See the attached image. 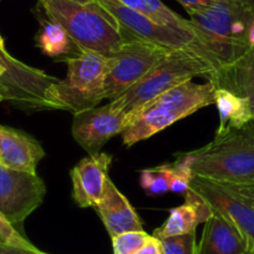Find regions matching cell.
<instances>
[{
  "label": "cell",
  "mask_w": 254,
  "mask_h": 254,
  "mask_svg": "<svg viewBox=\"0 0 254 254\" xmlns=\"http://www.w3.org/2000/svg\"><path fill=\"white\" fill-rule=\"evenodd\" d=\"M188 15L197 45L216 71L231 66L251 49L248 31L254 19L251 0H214Z\"/></svg>",
  "instance_id": "1"
},
{
  "label": "cell",
  "mask_w": 254,
  "mask_h": 254,
  "mask_svg": "<svg viewBox=\"0 0 254 254\" xmlns=\"http://www.w3.org/2000/svg\"><path fill=\"white\" fill-rule=\"evenodd\" d=\"M194 177L224 185L254 183V121L214 136L198 150L182 153Z\"/></svg>",
  "instance_id": "2"
},
{
  "label": "cell",
  "mask_w": 254,
  "mask_h": 254,
  "mask_svg": "<svg viewBox=\"0 0 254 254\" xmlns=\"http://www.w3.org/2000/svg\"><path fill=\"white\" fill-rule=\"evenodd\" d=\"M50 21L63 26L79 51H92L111 58L126 39L114 18L96 1L39 0Z\"/></svg>",
  "instance_id": "3"
},
{
  "label": "cell",
  "mask_w": 254,
  "mask_h": 254,
  "mask_svg": "<svg viewBox=\"0 0 254 254\" xmlns=\"http://www.w3.org/2000/svg\"><path fill=\"white\" fill-rule=\"evenodd\" d=\"M216 85L212 81L196 84L192 80L156 97L136 112L121 133L126 147L152 137L175 122L214 104Z\"/></svg>",
  "instance_id": "4"
},
{
  "label": "cell",
  "mask_w": 254,
  "mask_h": 254,
  "mask_svg": "<svg viewBox=\"0 0 254 254\" xmlns=\"http://www.w3.org/2000/svg\"><path fill=\"white\" fill-rule=\"evenodd\" d=\"M214 71V66L197 44L175 49L137 84L111 102L127 115L130 122L136 112L163 92L196 76L209 77Z\"/></svg>",
  "instance_id": "5"
},
{
  "label": "cell",
  "mask_w": 254,
  "mask_h": 254,
  "mask_svg": "<svg viewBox=\"0 0 254 254\" xmlns=\"http://www.w3.org/2000/svg\"><path fill=\"white\" fill-rule=\"evenodd\" d=\"M66 77L58 80L45 92L48 110H63L72 115L99 106L105 100L109 58L92 51H79L65 59Z\"/></svg>",
  "instance_id": "6"
},
{
  "label": "cell",
  "mask_w": 254,
  "mask_h": 254,
  "mask_svg": "<svg viewBox=\"0 0 254 254\" xmlns=\"http://www.w3.org/2000/svg\"><path fill=\"white\" fill-rule=\"evenodd\" d=\"M125 33V43L109 58V71L105 81V100L109 101L116 100L137 84L172 51L127 31Z\"/></svg>",
  "instance_id": "7"
},
{
  "label": "cell",
  "mask_w": 254,
  "mask_h": 254,
  "mask_svg": "<svg viewBox=\"0 0 254 254\" xmlns=\"http://www.w3.org/2000/svg\"><path fill=\"white\" fill-rule=\"evenodd\" d=\"M0 65L6 70L4 79L5 101L28 114L48 110L45 92L58 77L31 67L13 58L6 49L0 48Z\"/></svg>",
  "instance_id": "8"
},
{
  "label": "cell",
  "mask_w": 254,
  "mask_h": 254,
  "mask_svg": "<svg viewBox=\"0 0 254 254\" xmlns=\"http://www.w3.org/2000/svg\"><path fill=\"white\" fill-rule=\"evenodd\" d=\"M45 196L46 186L38 173L0 165V214L16 229L41 206Z\"/></svg>",
  "instance_id": "9"
},
{
  "label": "cell",
  "mask_w": 254,
  "mask_h": 254,
  "mask_svg": "<svg viewBox=\"0 0 254 254\" xmlns=\"http://www.w3.org/2000/svg\"><path fill=\"white\" fill-rule=\"evenodd\" d=\"M128 117L111 101L74 114L72 137L89 155H96L114 136L122 133Z\"/></svg>",
  "instance_id": "10"
},
{
  "label": "cell",
  "mask_w": 254,
  "mask_h": 254,
  "mask_svg": "<svg viewBox=\"0 0 254 254\" xmlns=\"http://www.w3.org/2000/svg\"><path fill=\"white\" fill-rule=\"evenodd\" d=\"M116 20L120 28L143 40L170 50L197 44L196 35L190 31L166 28L153 23L147 16L124 5L119 0H95Z\"/></svg>",
  "instance_id": "11"
},
{
  "label": "cell",
  "mask_w": 254,
  "mask_h": 254,
  "mask_svg": "<svg viewBox=\"0 0 254 254\" xmlns=\"http://www.w3.org/2000/svg\"><path fill=\"white\" fill-rule=\"evenodd\" d=\"M190 188L207 202L212 211L233 222L254 244V204L236 190L204 178L194 177Z\"/></svg>",
  "instance_id": "12"
},
{
  "label": "cell",
  "mask_w": 254,
  "mask_h": 254,
  "mask_svg": "<svg viewBox=\"0 0 254 254\" xmlns=\"http://www.w3.org/2000/svg\"><path fill=\"white\" fill-rule=\"evenodd\" d=\"M112 157L99 152L82 158L70 171L72 198L80 208H95L106 193L110 183L109 171Z\"/></svg>",
  "instance_id": "13"
},
{
  "label": "cell",
  "mask_w": 254,
  "mask_h": 254,
  "mask_svg": "<svg viewBox=\"0 0 254 254\" xmlns=\"http://www.w3.org/2000/svg\"><path fill=\"white\" fill-rule=\"evenodd\" d=\"M44 157L45 151L35 137L0 124V165L10 170L36 173V167Z\"/></svg>",
  "instance_id": "14"
},
{
  "label": "cell",
  "mask_w": 254,
  "mask_h": 254,
  "mask_svg": "<svg viewBox=\"0 0 254 254\" xmlns=\"http://www.w3.org/2000/svg\"><path fill=\"white\" fill-rule=\"evenodd\" d=\"M251 242L227 217L213 211L204 222L197 254H249Z\"/></svg>",
  "instance_id": "15"
},
{
  "label": "cell",
  "mask_w": 254,
  "mask_h": 254,
  "mask_svg": "<svg viewBox=\"0 0 254 254\" xmlns=\"http://www.w3.org/2000/svg\"><path fill=\"white\" fill-rule=\"evenodd\" d=\"M95 209L111 238L125 232L143 231L137 212L112 181H110L104 198Z\"/></svg>",
  "instance_id": "16"
},
{
  "label": "cell",
  "mask_w": 254,
  "mask_h": 254,
  "mask_svg": "<svg viewBox=\"0 0 254 254\" xmlns=\"http://www.w3.org/2000/svg\"><path fill=\"white\" fill-rule=\"evenodd\" d=\"M216 87H223L246 97L254 116V48H251L231 66L217 70L208 77Z\"/></svg>",
  "instance_id": "17"
},
{
  "label": "cell",
  "mask_w": 254,
  "mask_h": 254,
  "mask_svg": "<svg viewBox=\"0 0 254 254\" xmlns=\"http://www.w3.org/2000/svg\"><path fill=\"white\" fill-rule=\"evenodd\" d=\"M214 105L219 115V126L216 135L242 128L254 121L248 100L223 87H216L214 90Z\"/></svg>",
  "instance_id": "18"
},
{
  "label": "cell",
  "mask_w": 254,
  "mask_h": 254,
  "mask_svg": "<svg viewBox=\"0 0 254 254\" xmlns=\"http://www.w3.org/2000/svg\"><path fill=\"white\" fill-rule=\"evenodd\" d=\"M119 1H121L124 5L128 6L132 10L147 16L158 25L190 31L194 34L192 23L171 10L161 0H119Z\"/></svg>",
  "instance_id": "19"
},
{
  "label": "cell",
  "mask_w": 254,
  "mask_h": 254,
  "mask_svg": "<svg viewBox=\"0 0 254 254\" xmlns=\"http://www.w3.org/2000/svg\"><path fill=\"white\" fill-rule=\"evenodd\" d=\"M199 223H203V221L197 207L190 202H185L182 206L171 209L170 216L167 217L165 223L155 229L152 236L158 239L182 236L190 232H196Z\"/></svg>",
  "instance_id": "20"
},
{
  "label": "cell",
  "mask_w": 254,
  "mask_h": 254,
  "mask_svg": "<svg viewBox=\"0 0 254 254\" xmlns=\"http://www.w3.org/2000/svg\"><path fill=\"white\" fill-rule=\"evenodd\" d=\"M36 45L45 55L50 58L66 55L72 50V48H76L66 30L60 24L54 21H48L44 24L41 30L36 35Z\"/></svg>",
  "instance_id": "21"
},
{
  "label": "cell",
  "mask_w": 254,
  "mask_h": 254,
  "mask_svg": "<svg viewBox=\"0 0 254 254\" xmlns=\"http://www.w3.org/2000/svg\"><path fill=\"white\" fill-rule=\"evenodd\" d=\"M171 166L170 163L146 168L140 172V185L148 196H161L170 190Z\"/></svg>",
  "instance_id": "22"
},
{
  "label": "cell",
  "mask_w": 254,
  "mask_h": 254,
  "mask_svg": "<svg viewBox=\"0 0 254 254\" xmlns=\"http://www.w3.org/2000/svg\"><path fill=\"white\" fill-rule=\"evenodd\" d=\"M175 162L170 163L171 166V182L170 190L171 192H177V193H185L186 190L190 188V182L193 180V175L190 171V162L187 158L178 153L176 155Z\"/></svg>",
  "instance_id": "23"
},
{
  "label": "cell",
  "mask_w": 254,
  "mask_h": 254,
  "mask_svg": "<svg viewBox=\"0 0 254 254\" xmlns=\"http://www.w3.org/2000/svg\"><path fill=\"white\" fill-rule=\"evenodd\" d=\"M151 236L145 231L125 232L116 237H112L114 254H133L137 252Z\"/></svg>",
  "instance_id": "24"
},
{
  "label": "cell",
  "mask_w": 254,
  "mask_h": 254,
  "mask_svg": "<svg viewBox=\"0 0 254 254\" xmlns=\"http://www.w3.org/2000/svg\"><path fill=\"white\" fill-rule=\"evenodd\" d=\"M162 254H197L196 232L160 239Z\"/></svg>",
  "instance_id": "25"
},
{
  "label": "cell",
  "mask_w": 254,
  "mask_h": 254,
  "mask_svg": "<svg viewBox=\"0 0 254 254\" xmlns=\"http://www.w3.org/2000/svg\"><path fill=\"white\" fill-rule=\"evenodd\" d=\"M0 239L6 244L24 248H34V244L30 243L13 224L9 223L1 214H0Z\"/></svg>",
  "instance_id": "26"
},
{
  "label": "cell",
  "mask_w": 254,
  "mask_h": 254,
  "mask_svg": "<svg viewBox=\"0 0 254 254\" xmlns=\"http://www.w3.org/2000/svg\"><path fill=\"white\" fill-rule=\"evenodd\" d=\"M0 254H48L45 252H41L36 247L34 248H24V247L11 246L4 242H0Z\"/></svg>",
  "instance_id": "27"
},
{
  "label": "cell",
  "mask_w": 254,
  "mask_h": 254,
  "mask_svg": "<svg viewBox=\"0 0 254 254\" xmlns=\"http://www.w3.org/2000/svg\"><path fill=\"white\" fill-rule=\"evenodd\" d=\"M133 254H162V246L161 241L156 237L151 236V238Z\"/></svg>",
  "instance_id": "28"
},
{
  "label": "cell",
  "mask_w": 254,
  "mask_h": 254,
  "mask_svg": "<svg viewBox=\"0 0 254 254\" xmlns=\"http://www.w3.org/2000/svg\"><path fill=\"white\" fill-rule=\"evenodd\" d=\"M183 8L186 9L188 14L193 13V11L199 10V9H203L206 6L211 5L214 0H176Z\"/></svg>",
  "instance_id": "29"
},
{
  "label": "cell",
  "mask_w": 254,
  "mask_h": 254,
  "mask_svg": "<svg viewBox=\"0 0 254 254\" xmlns=\"http://www.w3.org/2000/svg\"><path fill=\"white\" fill-rule=\"evenodd\" d=\"M221 185L227 186L231 190H236L254 204V183H249V185H224V183H221Z\"/></svg>",
  "instance_id": "30"
},
{
  "label": "cell",
  "mask_w": 254,
  "mask_h": 254,
  "mask_svg": "<svg viewBox=\"0 0 254 254\" xmlns=\"http://www.w3.org/2000/svg\"><path fill=\"white\" fill-rule=\"evenodd\" d=\"M6 70L0 65V102L5 101V91H4V79H5Z\"/></svg>",
  "instance_id": "31"
},
{
  "label": "cell",
  "mask_w": 254,
  "mask_h": 254,
  "mask_svg": "<svg viewBox=\"0 0 254 254\" xmlns=\"http://www.w3.org/2000/svg\"><path fill=\"white\" fill-rule=\"evenodd\" d=\"M248 44H249V46H251V48H254V19L252 20L251 26H249Z\"/></svg>",
  "instance_id": "32"
},
{
  "label": "cell",
  "mask_w": 254,
  "mask_h": 254,
  "mask_svg": "<svg viewBox=\"0 0 254 254\" xmlns=\"http://www.w3.org/2000/svg\"><path fill=\"white\" fill-rule=\"evenodd\" d=\"M71 1H76V3H81V4H90L92 3L94 0H71Z\"/></svg>",
  "instance_id": "33"
},
{
  "label": "cell",
  "mask_w": 254,
  "mask_h": 254,
  "mask_svg": "<svg viewBox=\"0 0 254 254\" xmlns=\"http://www.w3.org/2000/svg\"><path fill=\"white\" fill-rule=\"evenodd\" d=\"M0 48L5 49V43H4V39L3 36H1V34H0Z\"/></svg>",
  "instance_id": "34"
},
{
  "label": "cell",
  "mask_w": 254,
  "mask_h": 254,
  "mask_svg": "<svg viewBox=\"0 0 254 254\" xmlns=\"http://www.w3.org/2000/svg\"><path fill=\"white\" fill-rule=\"evenodd\" d=\"M249 254H254V244H252L251 246V253Z\"/></svg>",
  "instance_id": "35"
},
{
  "label": "cell",
  "mask_w": 254,
  "mask_h": 254,
  "mask_svg": "<svg viewBox=\"0 0 254 254\" xmlns=\"http://www.w3.org/2000/svg\"><path fill=\"white\" fill-rule=\"evenodd\" d=\"M251 1H252V3H253V4H254V0H251Z\"/></svg>",
  "instance_id": "36"
},
{
  "label": "cell",
  "mask_w": 254,
  "mask_h": 254,
  "mask_svg": "<svg viewBox=\"0 0 254 254\" xmlns=\"http://www.w3.org/2000/svg\"><path fill=\"white\" fill-rule=\"evenodd\" d=\"M0 242H1V239H0Z\"/></svg>",
  "instance_id": "37"
}]
</instances>
